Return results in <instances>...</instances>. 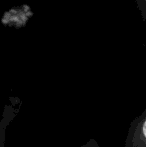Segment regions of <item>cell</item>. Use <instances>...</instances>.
I'll return each mask as SVG.
<instances>
[{"label": "cell", "mask_w": 146, "mask_h": 147, "mask_svg": "<svg viewBox=\"0 0 146 147\" xmlns=\"http://www.w3.org/2000/svg\"><path fill=\"white\" fill-rule=\"evenodd\" d=\"M125 147H146V110L131 123Z\"/></svg>", "instance_id": "obj_1"}, {"label": "cell", "mask_w": 146, "mask_h": 147, "mask_svg": "<svg viewBox=\"0 0 146 147\" xmlns=\"http://www.w3.org/2000/svg\"><path fill=\"white\" fill-rule=\"evenodd\" d=\"M82 147H98V144L97 142L95 141L94 139H90L89 141L87 142L86 144H84Z\"/></svg>", "instance_id": "obj_3"}, {"label": "cell", "mask_w": 146, "mask_h": 147, "mask_svg": "<svg viewBox=\"0 0 146 147\" xmlns=\"http://www.w3.org/2000/svg\"><path fill=\"white\" fill-rule=\"evenodd\" d=\"M134 1L136 3L137 9L140 12V15L146 26V0H134Z\"/></svg>", "instance_id": "obj_2"}]
</instances>
